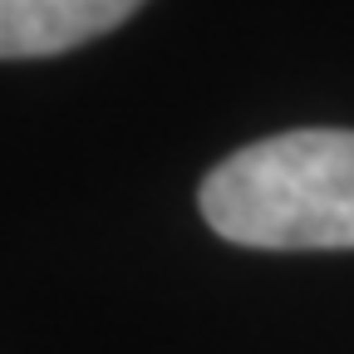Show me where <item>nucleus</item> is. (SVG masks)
I'll return each instance as SVG.
<instances>
[{
  "label": "nucleus",
  "mask_w": 354,
  "mask_h": 354,
  "mask_svg": "<svg viewBox=\"0 0 354 354\" xmlns=\"http://www.w3.org/2000/svg\"><path fill=\"white\" fill-rule=\"evenodd\" d=\"M148 0H0V59H50L118 30Z\"/></svg>",
  "instance_id": "obj_2"
},
{
  "label": "nucleus",
  "mask_w": 354,
  "mask_h": 354,
  "mask_svg": "<svg viewBox=\"0 0 354 354\" xmlns=\"http://www.w3.org/2000/svg\"><path fill=\"white\" fill-rule=\"evenodd\" d=\"M221 241L354 251V128H290L221 158L197 192Z\"/></svg>",
  "instance_id": "obj_1"
}]
</instances>
